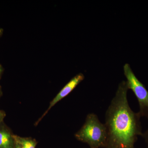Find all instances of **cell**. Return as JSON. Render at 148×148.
<instances>
[{"label": "cell", "mask_w": 148, "mask_h": 148, "mask_svg": "<svg viewBox=\"0 0 148 148\" xmlns=\"http://www.w3.org/2000/svg\"><path fill=\"white\" fill-rule=\"evenodd\" d=\"M128 90L126 81H123L106 111L108 137L105 148H135L138 136L143 135L141 117L129 106Z\"/></svg>", "instance_id": "cell-1"}, {"label": "cell", "mask_w": 148, "mask_h": 148, "mask_svg": "<svg viewBox=\"0 0 148 148\" xmlns=\"http://www.w3.org/2000/svg\"><path fill=\"white\" fill-rule=\"evenodd\" d=\"M77 140L86 143L90 148H104L108 132L106 125L101 123L94 113L88 114L81 128L75 135Z\"/></svg>", "instance_id": "cell-2"}, {"label": "cell", "mask_w": 148, "mask_h": 148, "mask_svg": "<svg viewBox=\"0 0 148 148\" xmlns=\"http://www.w3.org/2000/svg\"><path fill=\"white\" fill-rule=\"evenodd\" d=\"M123 71L127 88L134 92L139 103L138 113L141 117L148 118V90L135 76L129 64H125Z\"/></svg>", "instance_id": "cell-3"}, {"label": "cell", "mask_w": 148, "mask_h": 148, "mask_svg": "<svg viewBox=\"0 0 148 148\" xmlns=\"http://www.w3.org/2000/svg\"><path fill=\"white\" fill-rule=\"evenodd\" d=\"M84 75L82 73H79L75 76L68 83L64 86L61 90L59 91L57 95L55 96L49 104L47 110L45 111L44 113L41 116L39 119L38 120L36 123H35V126H37L40 121L50 111L51 109L57 104L58 102L61 101V100L66 97L67 95H69L73 90L77 87L79 83L84 79Z\"/></svg>", "instance_id": "cell-4"}, {"label": "cell", "mask_w": 148, "mask_h": 148, "mask_svg": "<svg viewBox=\"0 0 148 148\" xmlns=\"http://www.w3.org/2000/svg\"><path fill=\"white\" fill-rule=\"evenodd\" d=\"M15 140L11 129L5 123H0V148H15Z\"/></svg>", "instance_id": "cell-5"}, {"label": "cell", "mask_w": 148, "mask_h": 148, "mask_svg": "<svg viewBox=\"0 0 148 148\" xmlns=\"http://www.w3.org/2000/svg\"><path fill=\"white\" fill-rule=\"evenodd\" d=\"M16 142L20 143L23 148H36L38 142L36 139L31 137H21L14 135Z\"/></svg>", "instance_id": "cell-6"}, {"label": "cell", "mask_w": 148, "mask_h": 148, "mask_svg": "<svg viewBox=\"0 0 148 148\" xmlns=\"http://www.w3.org/2000/svg\"><path fill=\"white\" fill-rule=\"evenodd\" d=\"M6 116L5 112L3 110H0V123L4 121V119Z\"/></svg>", "instance_id": "cell-7"}, {"label": "cell", "mask_w": 148, "mask_h": 148, "mask_svg": "<svg viewBox=\"0 0 148 148\" xmlns=\"http://www.w3.org/2000/svg\"><path fill=\"white\" fill-rule=\"evenodd\" d=\"M142 136L145 140L146 143H147V145L148 148V129L146 130L145 132L143 133Z\"/></svg>", "instance_id": "cell-8"}, {"label": "cell", "mask_w": 148, "mask_h": 148, "mask_svg": "<svg viewBox=\"0 0 148 148\" xmlns=\"http://www.w3.org/2000/svg\"><path fill=\"white\" fill-rule=\"evenodd\" d=\"M4 71V69L3 66L0 64V80L2 76L3 73Z\"/></svg>", "instance_id": "cell-9"}, {"label": "cell", "mask_w": 148, "mask_h": 148, "mask_svg": "<svg viewBox=\"0 0 148 148\" xmlns=\"http://www.w3.org/2000/svg\"><path fill=\"white\" fill-rule=\"evenodd\" d=\"M15 148H23L22 146L21 145V144L20 143H18L16 142L15 140Z\"/></svg>", "instance_id": "cell-10"}, {"label": "cell", "mask_w": 148, "mask_h": 148, "mask_svg": "<svg viewBox=\"0 0 148 148\" xmlns=\"http://www.w3.org/2000/svg\"><path fill=\"white\" fill-rule=\"evenodd\" d=\"M3 29L2 28H0V38L2 36L3 34Z\"/></svg>", "instance_id": "cell-11"}, {"label": "cell", "mask_w": 148, "mask_h": 148, "mask_svg": "<svg viewBox=\"0 0 148 148\" xmlns=\"http://www.w3.org/2000/svg\"><path fill=\"white\" fill-rule=\"evenodd\" d=\"M3 95V91L2 90L1 87V86H0V98L1 97V96H2Z\"/></svg>", "instance_id": "cell-12"}]
</instances>
